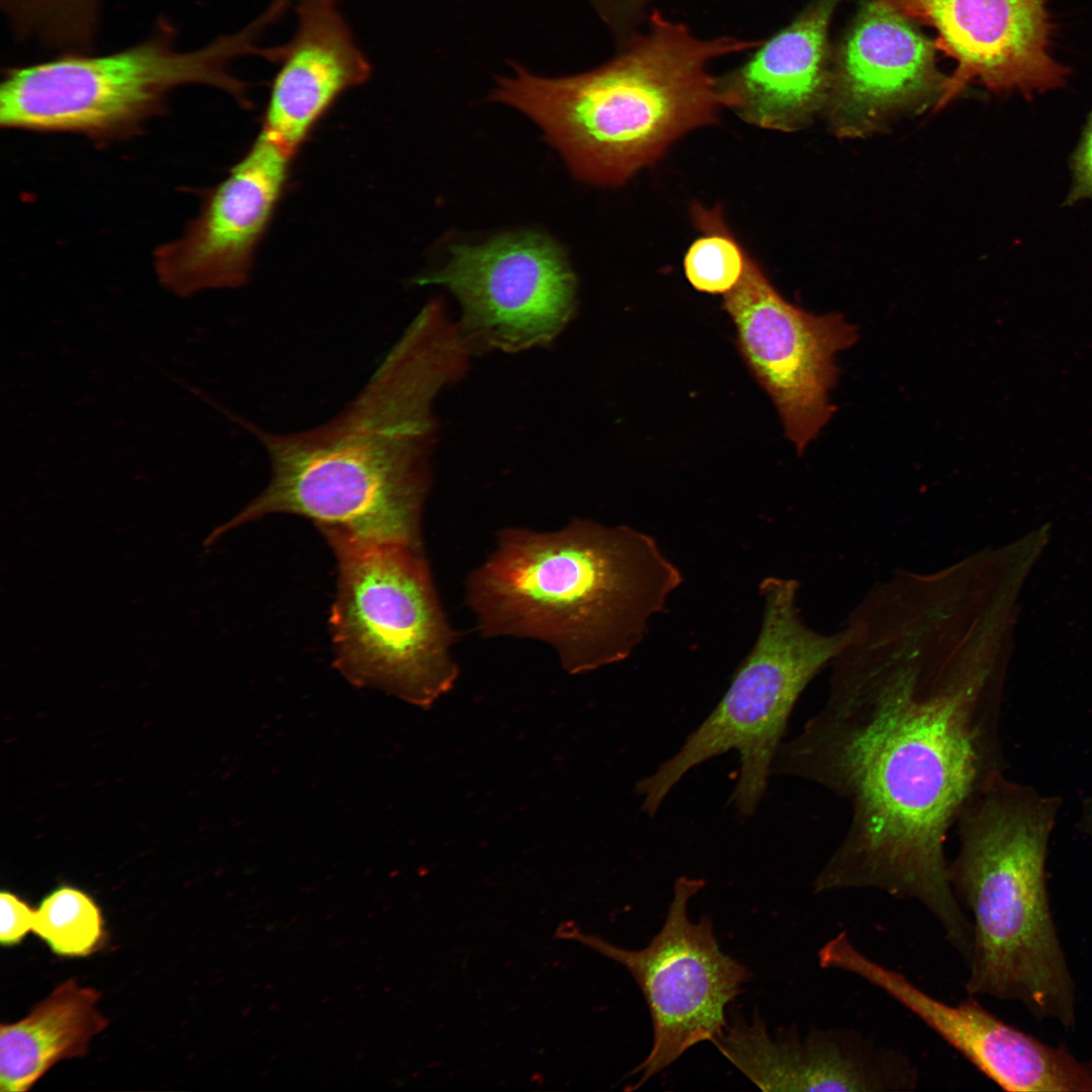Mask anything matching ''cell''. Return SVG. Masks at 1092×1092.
<instances>
[{"instance_id":"obj_1","label":"cell","mask_w":1092,"mask_h":1092,"mask_svg":"<svg viewBox=\"0 0 1092 1092\" xmlns=\"http://www.w3.org/2000/svg\"><path fill=\"white\" fill-rule=\"evenodd\" d=\"M1019 611L1008 582L948 564L898 569L850 612L825 702L771 766L849 809L815 893L879 890L918 902L945 932L965 925L945 846L1002 776L998 712Z\"/></svg>"},{"instance_id":"obj_2","label":"cell","mask_w":1092,"mask_h":1092,"mask_svg":"<svg viewBox=\"0 0 1092 1092\" xmlns=\"http://www.w3.org/2000/svg\"><path fill=\"white\" fill-rule=\"evenodd\" d=\"M465 348L441 305L430 302L336 418L291 434L249 425L268 453L270 480L217 532L289 514L312 521L318 529L423 546L431 403L462 366Z\"/></svg>"},{"instance_id":"obj_3","label":"cell","mask_w":1092,"mask_h":1092,"mask_svg":"<svg viewBox=\"0 0 1092 1092\" xmlns=\"http://www.w3.org/2000/svg\"><path fill=\"white\" fill-rule=\"evenodd\" d=\"M681 582L649 534L574 519L548 532L502 529L465 601L483 637L541 641L577 674L629 657Z\"/></svg>"},{"instance_id":"obj_4","label":"cell","mask_w":1092,"mask_h":1092,"mask_svg":"<svg viewBox=\"0 0 1092 1092\" xmlns=\"http://www.w3.org/2000/svg\"><path fill=\"white\" fill-rule=\"evenodd\" d=\"M645 24L614 58L583 73L545 77L514 64L489 98L534 120L577 178L623 184L678 139L718 120L710 65L761 40L704 38L654 8Z\"/></svg>"},{"instance_id":"obj_5","label":"cell","mask_w":1092,"mask_h":1092,"mask_svg":"<svg viewBox=\"0 0 1092 1092\" xmlns=\"http://www.w3.org/2000/svg\"><path fill=\"white\" fill-rule=\"evenodd\" d=\"M1057 803L998 778L959 817L948 862L972 913L966 991L1075 1024V988L1050 909L1044 863Z\"/></svg>"},{"instance_id":"obj_6","label":"cell","mask_w":1092,"mask_h":1092,"mask_svg":"<svg viewBox=\"0 0 1092 1092\" xmlns=\"http://www.w3.org/2000/svg\"><path fill=\"white\" fill-rule=\"evenodd\" d=\"M270 6L238 32L222 34L194 50L176 47L177 30L160 18L139 42L106 54L64 53L2 71L0 123L10 129L74 132L105 143L138 134L164 112L168 95L185 85H206L230 94L241 106L251 102L248 85L232 72L245 56L269 59L258 44L280 17Z\"/></svg>"},{"instance_id":"obj_7","label":"cell","mask_w":1092,"mask_h":1092,"mask_svg":"<svg viewBox=\"0 0 1092 1092\" xmlns=\"http://www.w3.org/2000/svg\"><path fill=\"white\" fill-rule=\"evenodd\" d=\"M337 562L330 615L334 665L352 685L422 708L459 673L456 633L440 604L423 546L318 529Z\"/></svg>"},{"instance_id":"obj_8","label":"cell","mask_w":1092,"mask_h":1092,"mask_svg":"<svg viewBox=\"0 0 1092 1092\" xmlns=\"http://www.w3.org/2000/svg\"><path fill=\"white\" fill-rule=\"evenodd\" d=\"M798 590L794 578L768 576L760 582L758 636L727 691L680 748L635 787L641 810L650 817L686 774L730 750L738 752L740 768L729 801L743 817L755 813L798 699L848 637L844 626L831 634L809 627L800 615Z\"/></svg>"},{"instance_id":"obj_9","label":"cell","mask_w":1092,"mask_h":1092,"mask_svg":"<svg viewBox=\"0 0 1092 1092\" xmlns=\"http://www.w3.org/2000/svg\"><path fill=\"white\" fill-rule=\"evenodd\" d=\"M705 883L686 876L675 881L664 924L642 949H623L587 938L592 946L627 968L650 1011L653 1042L647 1058L632 1072L640 1076L632 1089L692 1046L713 1041L722 1033L727 1005L751 977L744 965L720 949L709 916L697 923L689 917V902Z\"/></svg>"},{"instance_id":"obj_10","label":"cell","mask_w":1092,"mask_h":1092,"mask_svg":"<svg viewBox=\"0 0 1092 1092\" xmlns=\"http://www.w3.org/2000/svg\"><path fill=\"white\" fill-rule=\"evenodd\" d=\"M722 308L785 436L803 453L835 413L829 393L839 375L836 356L857 342V328L840 313L815 314L789 302L747 253L743 275L723 295Z\"/></svg>"},{"instance_id":"obj_11","label":"cell","mask_w":1092,"mask_h":1092,"mask_svg":"<svg viewBox=\"0 0 1092 1092\" xmlns=\"http://www.w3.org/2000/svg\"><path fill=\"white\" fill-rule=\"evenodd\" d=\"M448 263L419 284L448 288L462 306V326L486 347L519 351L551 341L574 308L575 277L563 250L534 232L481 245L454 244Z\"/></svg>"},{"instance_id":"obj_12","label":"cell","mask_w":1092,"mask_h":1092,"mask_svg":"<svg viewBox=\"0 0 1092 1092\" xmlns=\"http://www.w3.org/2000/svg\"><path fill=\"white\" fill-rule=\"evenodd\" d=\"M882 8L931 27L936 51L952 59L935 110L969 85L1024 96L1062 87L1069 70L1050 53L1046 0H875Z\"/></svg>"},{"instance_id":"obj_13","label":"cell","mask_w":1092,"mask_h":1092,"mask_svg":"<svg viewBox=\"0 0 1092 1092\" xmlns=\"http://www.w3.org/2000/svg\"><path fill=\"white\" fill-rule=\"evenodd\" d=\"M818 961L822 968L852 974L896 1000L1005 1091H1092L1088 1064L1005 1023L971 995L957 1005L934 998L861 952L846 931L825 942Z\"/></svg>"},{"instance_id":"obj_14","label":"cell","mask_w":1092,"mask_h":1092,"mask_svg":"<svg viewBox=\"0 0 1092 1092\" xmlns=\"http://www.w3.org/2000/svg\"><path fill=\"white\" fill-rule=\"evenodd\" d=\"M293 157L261 131L224 179L204 194L184 233L154 252L162 285L185 296L245 284Z\"/></svg>"},{"instance_id":"obj_15","label":"cell","mask_w":1092,"mask_h":1092,"mask_svg":"<svg viewBox=\"0 0 1092 1092\" xmlns=\"http://www.w3.org/2000/svg\"><path fill=\"white\" fill-rule=\"evenodd\" d=\"M713 1043L762 1091H909L918 1084L913 1062L853 1029H814L803 1037L771 1036L757 1015L733 1019Z\"/></svg>"},{"instance_id":"obj_16","label":"cell","mask_w":1092,"mask_h":1092,"mask_svg":"<svg viewBox=\"0 0 1092 1092\" xmlns=\"http://www.w3.org/2000/svg\"><path fill=\"white\" fill-rule=\"evenodd\" d=\"M913 23L875 1L856 17L832 61L826 107L839 135H866L895 113L938 101L946 76L933 40Z\"/></svg>"},{"instance_id":"obj_17","label":"cell","mask_w":1092,"mask_h":1092,"mask_svg":"<svg viewBox=\"0 0 1092 1092\" xmlns=\"http://www.w3.org/2000/svg\"><path fill=\"white\" fill-rule=\"evenodd\" d=\"M839 0H815L789 25L716 77L722 108L746 123L783 132L806 126L827 106L832 61L828 28Z\"/></svg>"},{"instance_id":"obj_18","label":"cell","mask_w":1092,"mask_h":1092,"mask_svg":"<svg viewBox=\"0 0 1092 1092\" xmlns=\"http://www.w3.org/2000/svg\"><path fill=\"white\" fill-rule=\"evenodd\" d=\"M296 24L277 47L261 130L293 156L335 101L371 74L338 0H299Z\"/></svg>"},{"instance_id":"obj_19","label":"cell","mask_w":1092,"mask_h":1092,"mask_svg":"<svg viewBox=\"0 0 1092 1092\" xmlns=\"http://www.w3.org/2000/svg\"><path fill=\"white\" fill-rule=\"evenodd\" d=\"M98 990L75 979L61 985L24 1018L0 1025V1090L28 1091L58 1062L88 1053L109 1021Z\"/></svg>"},{"instance_id":"obj_20","label":"cell","mask_w":1092,"mask_h":1092,"mask_svg":"<svg viewBox=\"0 0 1092 1092\" xmlns=\"http://www.w3.org/2000/svg\"><path fill=\"white\" fill-rule=\"evenodd\" d=\"M692 216L705 236L697 239L684 259L687 279L698 291L725 294L740 281L746 252L727 228L721 208L695 203Z\"/></svg>"},{"instance_id":"obj_21","label":"cell","mask_w":1092,"mask_h":1092,"mask_svg":"<svg viewBox=\"0 0 1092 1092\" xmlns=\"http://www.w3.org/2000/svg\"><path fill=\"white\" fill-rule=\"evenodd\" d=\"M32 931L62 957H86L104 941L101 911L91 897L73 887L49 894L34 912Z\"/></svg>"},{"instance_id":"obj_22","label":"cell","mask_w":1092,"mask_h":1092,"mask_svg":"<svg viewBox=\"0 0 1092 1092\" xmlns=\"http://www.w3.org/2000/svg\"><path fill=\"white\" fill-rule=\"evenodd\" d=\"M599 17L615 35L625 41L645 24L655 0H588Z\"/></svg>"},{"instance_id":"obj_23","label":"cell","mask_w":1092,"mask_h":1092,"mask_svg":"<svg viewBox=\"0 0 1092 1092\" xmlns=\"http://www.w3.org/2000/svg\"><path fill=\"white\" fill-rule=\"evenodd\" d=\"M0 905L1 944L3 946L18 944L29 931H32L35 909L9 891L1 892Z\"/></svg>"},{"instance_id":"obj_24","label":"cell","mask_w":1092,"mask_h":1092,"mask_svg":"<svg viewBox=\"0 0 1092 1092\" xmlns=\"http://www.w3.org/2000/svg\"><path fill=\"white\" fill-rule=\"evenodd\" d=\"M1073 185L1068 202L1092 198V113L1073 157Z\"/></svg>"},{"instance_id":"obj_25","label":"cell","mask_w":1092,"mask_h":1092,"mask_svg":"<svg viewBox=\"0 0 1092 1092\" xmlns=\"http://www.w3.org/2000/svg\"><path fill=\"white\" fill-rule=\"evenodd\" d=\"M1084 823H1085V826H1086L1087 830L1092 835V801L1089 803L1087 809L1085 810Z\"/></svg>"}]
</instances>
